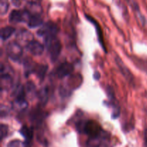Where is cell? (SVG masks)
Segmentation results:
<instances>
[{
	"mask_svg": "<svg viewBox=\"0 0 147 147\" xmlns=\"http://www.w3.org/2000/svg\"><path fill=\"white\" fill-rule=\"evenodd\" d=\"M37 33L39 36L44 37V38L55 37L57 33V27L53 22H48L40 28Z\"/></svg>",
	"mask_w": 147,
	"mask_h": 147,
	"instance_id": "obj_5",
	"label": "cell"
},
{
	"mask_svg": "<svg viewBox=\"0 0 147 147\" xmlns=\"http://www.w3.org/2000/svg\"><path fill=\"white\" fill-rule=\"evenodd\" d=\"M20 133L27 141L30 142L33 138V131L31 128L24 126L20 129Z\"/></svg>",
	"mask_w": 147,
	"mask_h": 147,
	"instance_id": "obj_17",
	"label": "cell"
},
{
	"mask_svg": "<svg viewBox=\"0 0 147 147\" xmlns=\"http://www.w3.org/2000/svg\"><path fill=\"white\" fill-rule=\"evenodd\" d=\"M86 19L88 20V21H90L92 24H94L95 27H96V31H97L98 39L99 43H100V45L102 46V47H103V49L104 50V51L106 52V47H105L104 42H103V36H102L101 30H100V26H99L98 23L97 22H96V20L93 18V17H90V16H89V15H88V14H86Z\"/></svg>",
	"mask_w": 147,
	"mask_h": 147,
	"instance_id": "obj_9",
	"label": "cell"
},
{
	"mask_svg": "<svg viewBox=\"0 0 147 147\" xmlns=\"http://www.w3.org/2000/svg\"><path fill=\"white\" fill-rule=\"evenodd\" d=\"M100 78V74L98 72H95L94 74H93V78L96 80H98Z\"/></svg>",
	"mask_w": 147,
	"mask_h": 147,
	"instance_id": "obj_25",
	"label": "cell"
},
{
	"mask_svg": "<svg viewBox=\"0 0 147 147\" xmlns=\"http://www.w3.org/2000/svg\"><path fill=\"white\" fill-rule=\"evenodd\" d=\"M76 129L80 134H85L90 138L96 137L103 134V131L94 121H80L76 123Z\"/></svg>",
	"mask_w": 147,
	"mask_h": 147,
	"instance_id": "obj_1",
	"label": "cell"
},
{
	"mask_svg": "<svg viewBox=\"0 0 147 147\" xmlns=\"http://www.w3.org/2000/svg\"><path fill=\"white\" fill-rule=\"evenodd\" d=\"M73 70H74L73 65L69 63H64L57 67L56 74L59 78H63L71 74Z\"/></svg>",
	"mask_w": 147,
	"mask_h": 147,
	"instance_id": "obj_6",
	"label": "cell"
},
{
	"mask_svg": "<svg viewBox=\"0 0 147 147\" xmlns=\"http://www.w3.org/2000/svg\"><path fill=\"white\" fill-rule=\"evenodd\" d=\"M47 70V65H36L35 69H34V73H36L38 78L42 80L45 78V77Z\"/></svg>",
	"mask_w": 147,
	"mask_h": 147,
	"instance_id": "obj_18",
	"label": "cell"
},
{
	"mask_svg": "<svg viewBox=\"0 0 147 147\" xmlns=\"http://www.w3.org/2000/svg\"><path fill=\"white\" fill-rule=\"evenodd\" d=\"M11 86V76L5 73H1V89L3 90H8Z\"/></svg>",
	"mask_w": 147,
	"mask_h": 147,
	"instance_id": "obj_14",
	"label": "cell"
},
{
	"mask_svg": "<svg viewBox=\"0 0 147 147\" xmlns=\"http://www.w3.org/2000/svg\"><path fill=\"white\" fill-rule=\"evenodd\" d=\"M15 32V29L10 26L3 27L1 30V38L2 40H6L9 38Z\"/></svg>",
	"mask_w": 147,
	"mask_h": 147,
	"instance_id": "obj_16",
	"label": "cell"
},
{
	"mask_svg": "<svg viewBox=\"0 0 147 147\" xmlns=\"http://www.w3.org/2000/svg\"><path fill=\"white\" fill-rule=\"evenodd\" d=\"M9 9L8 0H0V13L1 15H4L7 12Z\"/></svg>",
	"mask_w": 147,
	"mask_h": 147,
	"instance_id": "obj_20",
	"label": "cell"
},
{
	"mask_svg": "<svg viewBox=\"0 0 147 147\" xmlns=\"http://www.w3.org/2000/svg\"><path fill=\"white\" fill-rule=\"evenodd\" d=\"M8 113H9L8 108L6 107V106H1V117H4V116H6V115H7Z\"/></svg>",
	"mask_w": 147,
	"mask_h": 147,
	"instance_id": "obj_23",
	"label": "cell"
},
{
	"mask_svg": "<svg viewBox=\"0 0 147 147\" xmlns=\"http://www.w3.org/2000/svg\"><path fill=\"white\" fill-rule=\"evenodd\" d=\"M28 103L25 100V98H15L14 103H13V107L16 111H22L24 109H27Z\"/></svg>",
	"mask_w": 147,
	"mask_h": 147,
	"instance_id": "obj_13",
	"label": "cell"
},
{
	"mask_svg": "<svg viewBox=\"0 0 147 147\" xmlns=\"http://www.w3.org/2000/svg\"><path fill=\"white\" fill-rule=\"evenodd\" d=\"M26 47L28 50V51H30V53L34 56L41 55L44 53L45 50L44 45H42L39 42L34 41V40L28 43Z\"/></svg>",
	"mask_w": 147,
	"mask_h": 147,
	"instance_id": "obj_7",
	"label": "cell"
},
{
	"mask_svg": "<svg viewBox=\"0 0 147 147\" xmlns=\"http://www.w3.org/2000/svg\"><path fill=\"white\" fill-rule=\"evenodd\" d=\"M30 118L33 123L35 124H40L45 118V113L42 111L41 110L35 109V110L32 111V112L31 113Z\"/></svg>",
	"mask_w": 147,
	"mask_h": 147,
	"instance_id": "obj_10",
	"label": "cell"
},
{
	"mask_svg": "<svg viewBox=\"0 0 147 147\" xmlns=\"http://www.w3.org/2000/svg\"><path fill=\"white\" fill-rule=\"evenodd\" d=\"M144 146L147 147V129H145L144 131Z\"/></svg>",
	"mask_w": 147,
	"mask_h": 147,
	"instance_id": "obj_26",
	"label": "cell"
},
{
	"mask_svg": "<svg viewBox=\"0 0 147 147\" xmlns=\"http://www.w3.org/2000/svg\"><path fill=\"white\" fill-rule=\"evenodd\" d=\"M24 91L25 93H33L35 91V86L32 82H27L24 88Z\"/></svg>",
	"mask_w": 147,
	"mask_h": 147,
	"instance_id": "obj_21",
	"label": "cell"
},
{
	"mask_svg": "<svg viewBox=\"0 0 147 147\" xmlns=\"http://www.w3.org/2000/svg\"><path fill=\"white\" fill-rule=\"evenodd\" d=\"M32 14L27 9L24 10L14 9L10 13L9 20L12 23L28 22Z\"/></svg>",
	"mask_w": 147,
	"mask_h": 147,
	"instance_id": "obj_3",
	"label": "cell"
},
{
	"mask_svg": "<svg viewBox=\"0 0 147 147\" xmlns=\"http://www.w3.org/2000/svg\"><path fill=\"white\" fill-rule=\"evenodd\" d=\"M6 52L8 57L14 61H17L20 60L23 53L21 45L16 42H11L7 44Z\"/></svg>",
	"mask_w": 147,
	"mask_h": 147,
	"instance_id": "obj_4",
	"label": "cell"
},
{
	"mask_svg": "<svg viewBox=\"0 0 147 147\" xmlns=\"http://www.w3.org/2000/svg\"><path fill=\"white\" fill-rule=\"evenodd\" d=\"M9 128L7 125L1 124V139L2 140L3 139L6 137L8 134Z\"/></svg>",
	"mask_w": 147,
	"mask_h": 147,
	"instance_id": "obj_22",
	"label": "cell"
},
{
	"mask_svg": "<svg viewBox=\"0 0 147 147\" xmlns=\"http://www.w3.org/2000/svg\"><path fill=\"white\" fill-rule=\"evenodd\" d=\"M11 3L15 7H20L21 6V1L20 0H11Z\"/></svg>",
	"mask_w": 147,
	"mask_h": 147,
	"instance_id": "obj_24",
	"label": "cell"
},
{
	"mask_svg": "<svg viewBox=\"0 0 147 147\" xmlns=\"http://www.w3.org/2000/svg\"><path fill=\"white\" fill-rule=\"evenodd\" d=\"M37 96L40 103L42 105H45L47 102V100H48V89H47V88L45 87L40 89L37 92Z\"/></svg>",
	"mask_w": 147,
	"mask_h": 147,
	"instance_id": "obj_15",
	"label": "cell"
},
{
	"mask_svg": "<svg viewBox=\"0 0 147 147\" xmlns=\"http://www.w3.org/2000/svg\"><path fill=\"white\" fill-rule=\"evenodd\" d=\"M43 20L40 14H32L31 17L28 22V27L30 28H36L42 24Z\"/></svg>",
	"mask_w": 147,
	"mask_h": 147,
	"instance_id": "obj_11",
	"label": "cell"
},
{
	"mask_svg": "<svg viewBox=\"0 0 147 147\" xmlns=\"http://www.w3.org/2000/svg\"><path fill=\"white\" fill-rule=\"evenodd\" d=\"M45 45L50 54V60L55 62L58 58L62 50V45L60 40L55 37H50L45 38Z\"/></svg>",
	"mask_w": 147,
	"mask_h": 147,
	"instance_id": "obj_2",
	"label": "cell"
},
{
	"mask_svg": "<svg viewBox=\"0 0 147 147\" xmlns=\"http://www.w3.org/2000/svg\"><path fill=\"white\" fill-rule=\"evenodd\" d=\"M17 38L19 41L24 42H28L33 41V35L30 32L26 30H21L17 34Z\"/></svg>",
	"mask_w": 147,
	"mask_h": 147,
	"instance_id": "obj_12",
	"label": "cell"
},
{
	"mask_svg": "<svg viewBox=\"0 0 147 147\" xmlns=\"http://www.w3.org/2000/svg\"><path fill=\"white\" fill-rule=\"evenodd\" d=\"M7 147H28L25 142L20 140H13L8 143Z\"/></svg>",
	"mask_w": 147,
	"mask_h": 147,
	"instance_id": "obj_19",
	"label": "cell"
},
{
	"mask_svg": "<svg viewBox=\"0 0 147 147\" xmlns=\"http://www.w3.org/2000/svg\"><path fill=\"white\" fill-rule=\"evenodd\" d=\"M115 61H116V65H118V67H119V70L121 72L122 75L124 76L125 78L128 80L130 83H132V81L134 80V78L132 74L131 73L130 70L128 69V67L125 65V64L123 63V62L122 61L121 59L119 58V57H115Z\"/></svg>",
	"mask_w": 147,
	"mask_h": 147,
	"instance_id": "obj_8",
	"label": "cell"
}]
</instances>
